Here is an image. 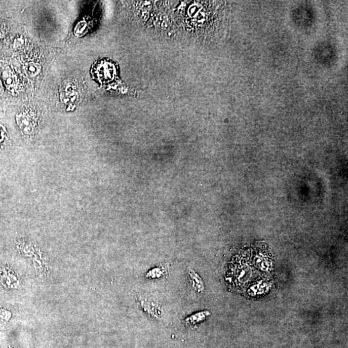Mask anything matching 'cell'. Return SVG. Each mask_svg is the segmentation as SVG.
Here are the masks:
<instances>
[{"mask_svg": "<svg viewBox=\"0 0 348 348\" xmlns=\"http://www.w3.org/2000/svg\"><path fill=\"white\" fill-rule=\"evenodd\" d=\"M188 276L194 290L197 292H202L204 290L205 286L200 277L192 270L189 271Z\"/></svg>", "mask_w": 348, "mask_h": 348, "instance_id": "1", "label": "cell"}, {"mask_svg": "<svg viewBox=\"0 0 348 348\" xmlns=\"http://www.w3.org/2000/svg\"><path fill=\"white\" fill-rule=\"evenodd\" d=\"M210 313L208 311L198 312V313L192 315V316L186 318L185 323L188 324V325H195V324L204 321L208 316H210Z\"/></svg>", "mask_w": 348, "mask_h": 348, "instance_id": "2", "label": "cell"}, {"mask_svg": "<svg viewBox=\"0 0 348 348\" xmlns=\"http://www.w3.org/2000/svg\"><path fill=\"white\" fill-rule=\"evenodd\" d=\"M25 71L29 76H35V75L39 74L40 67L38 65H37V64L29 63L26 67Z\"/></svg>", "mask_w": 348, "mask_h": 348, "instance_id": "3", "label": "cell"}, {"mask_svg": "<svg viewBox=\"0 0 348 348\" xmlns=\"http://www.w3.org/2000/svg\"><path fill=\"white\" fill-rule=\"evenodd\" d=\"M163 272L162 269L160 268H155L151 269V271L148 272L147 275H146V277L149 278H152L153 279H156V278H160Z\"/></svg>", "mask_w": 348, "mask_h": 348, "instance_id": "4", "label": "cell"}]
</instances>
